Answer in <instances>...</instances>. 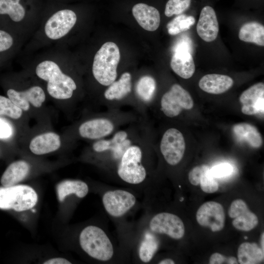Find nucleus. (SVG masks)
I'll use <instances>...</instances> for the list:
<instances>
[{
	"mask_svg": "<svg viewBox=\"0 0 264 264\" xmlns=\"http://www.w3.org/2000/svg\"><path fill=\"white\" fill-rule=\"evenodd\" d=\"M159 264H174L175 261L172 259L166 258L163 259L159 262Z\"/></svg>",
	"mask_w": 264,
	"mask_h": 264,
	"instance_id": "obj_42",
	"label": "nucleus"
},
{
	"mask_svg": "<svg viewBox=\"0 0 264 264\" xmlns=\"http://www.w3.org/2000/svg\"><path fill=\"white\" fill-rule=\"evenodd\" d=\"M229 216L234 220L233 226L237 229L249 231L258 224L257 216L248 208L246 203L242 199L234 200L228 209Z\"/></svg>",
	"mask_w": 264,
	"mask_h": 264,
	"instance_id": "obj_18",
	"label": "nucleus"
},
{
	"mask_svg": "<svg viewBox=\"0 0 264 264\" xmlns=\"http://www.w3.org/2000/svg\"><path fill=\"white\" fill-rule=\"evenodd\" d=\"M136 201L133 194L122 189L108 191L102 197L104 209L113 218H120L125 215L135 205Z\"/></svg>",
	"mask_w": 264,
	"mask_h": 264,
	"instance_id": "obj_13",
	"label": "nucleus"
},
{
	"mask_svg": "<svg viewBox=\"0 0 264 264\" xmlns=\"http://www.w3.org/2000/svg\"><path fill=\"white\" fill-rule=\"evenodd\" d=\"M38 201V195L31 187L15 185L0 187V209L21 212L32 208Z\"/></svg>",
	"mask_w": 264,
	"mask_h": 264,
	"instance_id": "obj_10",
	"label": "nucleus"
},
{
	"mask_svg": "<svg viewBox=\"0 0 264 264\" xmlns=\"http://www.w3.org/2000/svg\"><path fill=\"white\" fill-rule=\"evenodd\" d=\"M143 117L135 110L107 109L106 111L81 123L78 132L83 138L96 141L108 137L120 129Z\"/></svg>",
	"mask_w": 264,
	"mask_h": 264,
	"instance_id": "obj_4",
	"label": "nucleus"
},
{
	"mask_svg": "<svg viewBox=\"0 0 264 264\" xmlns=\"http://www.w3.org/2000/svg\"><path fill=\"white\" fill-rule=\"evenodd\" d=\"M209 167L205 164L197 166L193 168L189 172L188 178L190 182L193 185H199L200 178L203 172Z\"/></svg>",
	"mask_w": 264,
	"mask_h": 264,
	"instance_id": "obj_37",
	"label": "nucleus"
},
{
	"mask_svg": "<svg viewBox=\"0 0 264 264\" xmlns=\"http://www.w3.org/2000/svg\"><path fill=\"white\" fill-rule=\"evenodd\" d=\"M159 109L163 115L174 118L179 116L183 110L193 108V100L188 91L178 84L172 85L160 98Z\"/></svg>",
	"mask_w": 264,
	"mask_h": 264,
	"instance_id": "obj_11",
	"label": "nucleus"
},
{
	"mask_svg": "<svg viewBox=\"0 0 264 264\" xmlns=\"http://www.w3.org/2000/svg\"><path fill=\"white\" fill-rule=\"evenodd\" d=\"M30 170L29 164L25 161L19 160L12 163L3 173L0 182L4 187L16 185L22 180Z\"/></svg>",
	"mask_w": 264,
	"mask_h": 264,
	"instance_id": "obj_26",
	"label": "nucleus"
},
{
	"mask_svg": "<svg viewBox=\"0 0 264 264\" xmlns=\"http://www.w3.org/2000/svg\"><path fill=\"white\" fill-rule=\"evenodd\" d=\"M191 0H169L165 6V15L170 17L181 14L191 5Z\"/></svg>",
	"mask_w": 264,
	"mask_h": 264,
	"instance_id": "obj_34",
	"label": "nucleus"
},
{
	"mask_svg": "<svg viewBox=\"0 0 264 264\" xmlns=\"http://www.w3.org/2000/svg\"><path fill=\"white\" fill-rule=\"evenodd\" d=\"M196 219L201 226L209 227L213 232L222 230L224 226L225 215L223 206L215 201H208L198 209Z\"/></svg>",
	"mask_w": 264,
	"mask_h": 264,
	"instance_id": "obj_16",
	"label": "nucleus"
},
{
	"mask_svg": "<svg viewBox=\"0 0 264 264\" xmlns=\"http://www.w3.org/2000/svg\"><path fill=\"white\" fill-rule=\"evenodd\" d=\"M237 256L241 264H257L263 261L264 251L255 242H245L239 246Z\"/></svg>",
	"mask_w": 264,
	"mask_h": 264,
	"instance_id": "obj_29",
	"label": "nucleus"
},
{
	"mask_svg": "<svg viewBox=\"0 0 264 264\" xmlns=\"http://www.w3.org/2000/svg\"><path fill=\"white\" fill-rule=\"evenodd\" d=\"M170 66L173 71L183 79L191 78L195 71V62L191 53L185 50H175Z\"/></svg>",
	"mask_w": 264,
	"mask_h": 264,
	"instance_id": "obj_24",
	"label": "nucleus"
},
{
	"mask_svg": "<svg viewBox=\"0 0 264 264\" xmlns=\"http://www.w3.org/2000/svg\"><path fill=\"white\" fill-rule=\"evenodd\" d=\"M195 23L192 16L180 14L174 18L167 25L169 34L175 35L189 29Z\"/></svg>",
	"mask_w": 264,
	"mask_h": 264,
	"instance_id": "obj_32",
	"label": "nucleus"
},
{
	"mask_svg": "<svg viewBox=\"0 0 264 264\" xmlns=\"http://www.w3.org/2000/svg\"><path fill=\"white\" fill-rule=\"evenodd\" d=\"M60 146V136L54 132H48L33 138L30 143L29 149L33 154L42 155L56 151Z\"/></svg>",
	"mask_w": 264,
	"mask_h": 264,
	"instance_id": "obj_25",
	"label": "nucleus"
},
{
	"mask_svg": "<svg viewBox=\"0 0 264 264\" xmlns=\"http://www.w3.org/2000/svg\"><path fill=\"white\" fill-rule=\"evenodd\" d=\"M157 84L154 77L145 74L140 76L133 84V94L137 104V112L146 117V111L154 101Z\"/></svg>",
	"mask_w": 264,
	"mask_h": 264,
	"instance_id": "obj_14",
	"label": "nucleus"
},
{
	"mask_svg": "<svg viewBox=\"0 0 264 264\" xmlns=\"http://www.w3.org/2000/svg\"><path fill=\"white\" fill-rule=\"evenodd\" d=\"M159 242L155 236L150 232L146 233L141 241L138 249V256L141 261L148 263L156 252Z\"/></svg>",
	"mask_w": 264,
	"mask_h": 264,
	"instance_id": "obj_31",
	"label": "nucleus"
},
{
	"mask_svg": "<svg viewBox=\"0 0 264 264\" xmlns=\"http://www.w3.org/2000/svg\"><path fill=\"white\" fill-rule=\"evenodd\" d=\"M260 242H261V248H262V249L263 251H264V232H263V233L261 234Z\"/></svg>",
	"mask_w": 264,
	"mask_h": 264,
	"instance_id": "obj_43",
	"label": "nucleus"
},
{
	"mask_svg": "<svg viewBox=\"0 0 264 264\" xmlns=\"http://www.w3.org/2000/svg\"><path fill=\"white\" fill-rule=\"evenodd\" d=\"M77 22L76 14L69 9H60L39 23L26 47L28 51L56 44L61 46L64 39L70 33Z\"/></svg>",
	"mask_w": 264,
	"mask_h": 264,
	"instance_id": "obj_3",
	"label": "nucleus"
},
{
	"mask_svg": "<svg viewBox=\"0 0 264 264\" xmlns=\"http://www.w3.org/2000/svg\"><path fill=\"white\" fill-rule=\"evenodd\" d=\"M56 190L58 199L62 202L66 196L72 194L79 198H84L88 192V187L81 180H65L57 185Z\"/></svg>",
	"mask_w": 264,
	"mask_h": 264,
	"instance_id": "obj_28",
	"label": "nucleus"
},
{
	"mask_svg": "<svg viewBox=\"0 0 264 264\" xmlns=\"http://www.w3.org/2000/svg\"><path fill=\"white\" fill-rule=\"evenodd\" d=\"M26 39L15 32L0 26V66L15 56Z\"/></svg>",
	"mask_w": 264,
	"mask_h": 264,
	"instance_id": "obj_20",
	"label": "nucleus"
},
{
	"mask_svg": "<svg viewBox=\"0 0 264 264\" xmlns=\"http://www.w3.org/2000/svg\"><path fill=\"white\" fill-rule=\"evenodd\" d=\"M150 130L132 143L125 151L115 166L118 176L131 184L142 183L147 176L145 157L151 144Z\"/></svg>",
	"mask_w": 264,
	"mask_h": 264,
	"instance_id": "obj_5",
	"label": "nucleus"
},
{
	"mask_svg": "<svg viewBox=\"0 0 264 264\" xmlns=\"http://www.w3.org/2000/svg\"><path fill=\"white\" fill-rule=\"evenodd\" d=\"M233 132L240 140L246 142L255 148L260 147L263 144L261 134L254 125L247 123H240L235 125Z\"/></svg>",
	"mask_w": 264,
	"mask_h": 264,
	"instance_id": "obj_27",
	"label": "nucleus"
},
{
	"mask_svg": "<svg viewBox=\"0 0 264 264\" xmlns=\"http://www.w3.org/2000/svg\"><path fill=\"white\" fill-rule=\"evenodd\" d=\"M183 134L176 128L164 132L159 142V151L164 160L170 166H176L182 159L185 150Z\"/></svg>",
	"mask_w": 264,
	"mask_h": 264,
	"instance_id": "obj_12",
	"label": "nucleus"
},
{
	"mask_svg": "<svg viewBox=\"0 0 264 264\" xmlns=\"http://www.w3.org/2000/svg\"><path fill=\"white\" fill-rule=\"evenodd\" d=\"M210 264H238V262L237 259L232 256L226 257L224 255L219 253H213L210 257L209 259Z\"/></svg>",
	"mask_w": 264,
	"mask_h": 264,
	"instance_id": "obj_38",
	"label": "nucleus"
},
{
	"mask_svg": "<svg viewBox=\"0 0 264 264\" xmlns=\"http://www.w3.org/2000/svg\"><path fill=\"white\" fill-rule=\"evenodd\" d=\"M120 59L119 48L112 42L104 44L95 53L91 71L95 80L107 87L117 78V66Z\"/></svg>",
	"mask_w": 264,
	"mask_h": 264,
	"instance_id": "obj_7",
	"label": "nucleus"
},
{
	"mask_svg": "<svg viewBox=\"0 0 264 264\" xmlns=\"http://www.w3.org/2000/svg\"><path fill=\"white\" fill-rule=\"evenodd\" d=\"M149 228L155 234H166L172 239H181L185 233L182 220L177 216L168 212L154 215L149 222Z\"/></svg>",
	"mask_w": 264,
	"mask_h": 264,
	"instance_id": "obj_15",
	"label": "nucleus"
},
{
	"mask_svg": "<svg viewBox=\"0 0 264 264\" xmlns=\"http://www.w3.org/2000/svg\"><path fill=\"white\" fill-rule=\"evenodd\" d=\"M199 185L201 190L207 193H213L218 190V183L211 175L210 168L206 169L201 175Z\"/></svg>",
	"mask_w": 264,
	"mask_h": 264,
	"instance_id": "obj_35",
	"label": "nucleus"
},
{
	"mask_svg": "<svg viewBox=\"0 0 264 264\" xmlns=\"http://www.w3.org/2000/svg\"><path fill=\"white\" fill-rule=\"evenodd\" d=\"M211 175L215 178L229 176L233 171L232 166L228 163H221L210 169Z\"/></svg>",
	"mask_w": 264,
	"mask_h": 264,
	"instance_id": "obj_36",
	"label": "nucleus"
},
{
	"mask_svg": "<svg viewBox=\"0 0 264 264\" xmlns=\"http://www.w3.org/2000/svg\"><path fill=\"white\" fill-rule=\"evenodd\" d=\"M102 105L107 109H119L131 106L137 112V104L133 94L132 76L129 72L123 73L104 90Z\"/></svg>",
	"mask_w": 264,
	"mask_h": 264,
	"instance_id": "obj_8",
	"label": "nucleus"
},
{
	"mask_svg": "<svg viewBox=\"0 0 264 264\" xmlns=\"http://www.w3.org/2000/svg\"><path fill=\"white\" fill-rule=\"evenodd\" d=\"M79 243L82 249L91 257L102 262L110 261L114 254L112 243L101 228L89 225L79 236Z\"/></svg>",
	"mask_w": 264,
	"mask_h": 264,
	"instance_id": "obj_9",
	"label": "nucleus"
},
{
	"mask_svg": "<svg viewBox=\"0 0 264 264\" xmlns=\"http://www.w3.org/2000/svg\"><path fill=\"white\" fill-rule=\"evenodd\" d=\"M191 41L188 38L184 39L179 41L176 45L175 50H185L191 52Z\"/></svg>",
	"mask_w": 264,
	"mask_h": 264,
	"instance_id": "obj_40",
	"label": "nucleus"
},
{
	"mask_svg": "<svg viewBox=\"0 0 264 264\" xmlns=\"http://www.w3.org/2000/svg\"><path fill=\"white\" fill-rule=\"evenodd\" d=\"M240 40L264 46V26L256 22H247L241 27L239 32Z\"/></svg>",
	"mask_w": 264,
	"mask_h": 264,
	"instance_id": "obj_30",
	"label": "nucleus"
},
{
	"mask_svg": "<svg viewBox=\"0 0 264 264\" xmlns=\"http://www.w3.org/2000/svg\"><path fill=\"white\" fill-rule=\"evenodd\" d=\"M150 130L146 117H144L120 129L108 137L94 141L91 150L104 167H115L126 149Z\"/></svg>",
	"mask_w": 264,
	"mask_h": 264,
	"instance_id": "obj_2",
	"label": "nucleus"
},
{
	"mask_svg": "<svg viewBox=\"0 0 264 264\" xmlns=\"http://www.w3.org/2000/svg\"><path fill=\"white\" fill-rule=\"evenodd\" d=\"M240 102L242 113L251 115L264 114V84L257 83L244 90L240 95Z\"/></svg>",
	"mask_w": 264,
	"mask_h": 264,
	"instance_id": "obj_19",
	"label": "nucleus"
},
{
	"mask_svg": "<svg viewBox=\"0 0 264 264\" xmlns=\"http://www.w3.org/2000/svg\"><path fill=\"white\" fill-rule=\"evenodd\" d=\"M233 84V80L229 76L215 73L203 76L198 83L200 89L208 93L214 94L226 92Z\"/></svg>",
	"mask_w": 264,
	"mask_h": 264,
	"instance_id": "obj_23",
	"label": "nucleus"
},
{
	"mask_svg": "<svg viewBox=\"0 0 264 264\" xmlns=\"http://www.w3.org/2000/svg\"><path fill=\"white\" fill-rule=\"evenodd\" d=\"M219 31L218 21L214 9L209 5L204 6L197 25L198 35L203 41L211 42L216 39Z\"/></svg>",
	"mask_w": 264,
	"mask_h": 264,
	"instance_id": "obj_21",
	"label": "nucleus"
},
{
	"mask_svg": "<svg viewBox=\"0 0 264 264\" xmlns=\"http://www.w3.org/2000/svg\"><path fill=\"white\" fill-rule=\"evenodd\" d=\"M132 15L138 24L145 30L150 31L156 30L160 22V16L155 7L143 3L133 6Z\"/></svg>",
	"mask_w": 264,
	"mask_h": 264,
	"instance_id": "obj_22",
	"label": "nucleus"
},
{
	"mask_svg": "<svg viewBox=\"0 0 264 264\" xmlns=\"http://www.w3.org/2000/svg\"><path fill=\"white\" fill-rule=\"evenodd\" d=\"M6 94L14 104L24 111L29 110V104L36 108H39L45 100L44 91L38 85H33L22 90L9 88Z\"/></svg>",
	"mask_w": 264,
	"mask_h": 264,
	"instance_id": "obj_17",
	"label": "nucleus"
},
{
	"mask_svg": "<svg viewBox=\"0 0 264 264\" xmlns=\"http://www.w3.org/2000/svg\"><path fill=\"white\" fill-rule=\"evenodd\" d=\"M64 56L62 46L46 51L32 61L36 76L46 83V90L53 98L67 100L72 97L77 85L63 68Z\"/></svg>",
	"mask_w": 264,
	"mask_h": 264,
	"instance_id": "obj_1",
	"label": "nucleus"
},
{
	"mask_svg": "<svg viewBox=\"0 0 264 264\" xmlns=\"http://www.w3.org/2000/svg\"><path fill=\"white\" fill-rule=\"evenodd\" d=\"M12 134V129L11 125L0 118V139L8 138Z\"/></svg>",
	"mask_w": 264,
	"mask_h": 264,
	"instance_id": "obj_39",
	"label": "nucleus"
},
{
	"mask_svg": "<svg viewBox=\"0 0 264 264\" xmlns=\"http://www.w3.org/2000/svg\"><path fill=\"white\" fill-rule=\"evenodd\" d=\"M44 264H70L69 261L63 258H55L45 261Z\"/></svg>",
	"mask_w": 264,
	"mask_h": 264,
	"instance_id": "obj_41",
	"label": "nucleus"
},
{
	"mask_svg": "<svg viewBox=\"0 0 264 264\" xmlns=\"http://www.w3.org/2000/svg\"><path fill=\"white\" fill-rule=\"evenodd\" d=\"M39 22L27 15L21 0H0V26L27 38Z\"/></svg>",
	"mask_w": 264,
	"mask_h": 264,
	"instance_id": "obj_6",
	"label": "nucleus"
},
{
	"mask_svg": "<svg viewBox=\"0 0 264 264\" xmlns=\"http://www.w3.org/2000/svg\"><path fill=\"white\" fill-rule=\"evenodd\" d=\"M22 111L8 97L0 95V115H6L11 118L18 119Z\"/></svg>",
	"mask_w": 264,
	"mask_h": 264,
	"instance_id": "obj_33",
	"label": "nucleus"
}]
</instances>
